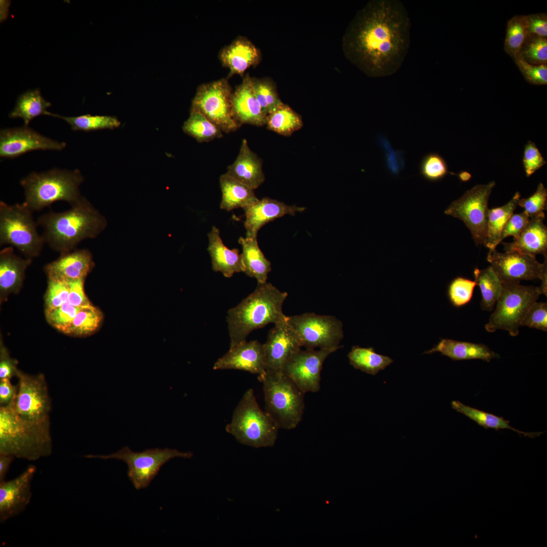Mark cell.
Returning <instances> with one entry per match:
<instances>
[{
    "instance_id": "obj_1",
    "label": "cell",
    "mask_w": 547,
    "mask_h": 547,
    "mask_svg": "<svg viewBox=\"0 0 547 547\" xmlns=\"http://www.w3.org/2000/svg\"><path fill=\"white\" fill-rule=\"evenodd\" d=\"M410 19L398 0H372L359 10L342 39L346 58L370 77L391 75L401 67L410 44Z\"/></svg>"
},
{
    "instance_id": "obj_2",
    "label": "cell",
    "mask_w": 547,
    "mask_h": 547,
    "mask_svg": "<svg viewBox=\"0 0 547 547\" xmlns=\"http://www.w3.org/2000/svg\"><path fill=\"white\" fill-rule=\"evenodd\" d=\"M37 222L43 229L45 243L60 254L76 249L85 240L96 238L107 225L105 217L84 197L66 211L42 215Z\"/></svg>"
},
{
    "instance_id": "obj_3",
    "label": "cell",
    "mask_w": 547,
    "mask_h": 547,
    "mask_svg": "<svg viewBox=\"0 0 547 547\" xmlns=\"http://www.w3.org/2000/svg\"><path fill=\"white\" fill-rule=\"evenodd\" d=\"M287 296L271 283L258 284L252 293L230 308L226 317L229 348L246 341L253 330L285 320L287 316L282 307Z\"/></svg>"
},
{
    "instance_id": "obj_4",
    "label": "cell",
    "mask_w": 547,
    "mask_h": 547,
    "mask_svg": "<svg viewBox=\"0 0 547 547\" xmlns=\"http://www.w3.org/2000/svg\"><path fill=\"white\" fill-rule=\"evenodd\" d=\"M50 419L25 420L13 404L0 407V454L33 461L51 454Z\"/></svg>"
},
{
    "instance_id": "obj_5",
    "label": "cell",
    "mask_w": 547,
    "mask_h": 547,
    "mask_svg": "<svg viewBox=\"0 0 547 547\" xmlns=\"http://www.w3.org/2000/svg\"><path fill=\"white\" fill-rule=\"evenodd\" d=\"M84 181L80 171L53 169L45 172H32L20 180L24 190L22 203L32 212L40 211L57 201L71 206L83 197L80 186Z\"/></svg>"
},
{
    "instance_id": "obj_6",
    "label": "cell",
    "mask_w": 547,
    "mask_h": 547,
    "mask_svg": "<svg viewBox=\"0 0 547 547\" xmlns=\"http://www.w3.org/2000/svg\"><path fill=\"white\" fill-rule=\"evenodd\" d=\"M262 382L265 411L279 428H295L304 410V393L282 371L266 370L258 376Z\"/></svg>"
},
{
    "instance_id": "obj_7",
    "label": "cell",
    "mask_w": 547,
    "mask_h": 547,
    "mask_svg": "<svg viewBox=\"0 0 547 547\" xmlns=\"http://www.w3.org/2000/svg\"><path fill=\"white\" fill-rule=\"evenodd\" d=\"M278 429L268 414L259 407L252 388L244 394L226 426V431L238 442L257 448L273 446Z\"/></svg>"
},
{
    "instance_id": "obj_8",
    "label": "cell",
    "mask_w": 547,
    "mask_h": 547,
    "mask_svg": "<svg viewBox=\"0 0 547 547\" xmlns=\"http://www.w3.org/2000/svg\"><path fill=\"white\" fill-rule=\"evenodd\" d=\"M32 212L23 204L8 205L0 202V245L16 248L26 258L41 253L45 242L37 229Z\"/></svg>"
},
{
    "instance_id": "obj_9",
    "label": "cell",
    "mask_w": 547,
    "mask_h": 547,
    "mask_svg": "<svg viewBox=\"0 0 547 547\" xmlns=\"http://www.w3.org/2000/svg\"><path fill=\"white\" fill-rule=\"evenodd\" d=\"M501 294L485 328L489 332L507 331L512 336L518 335L522 321L531 305L541 294L539 287L520 283H502Z\"/></svg>"
},
{
    "instance_id": "obj_10",
    "label": "cell",
    "mask_w": 547,
    "mask_h": 547,
    "mask_svg": "<svg viewBox=\"0 0 547 547\" xmlns=\"http://www.w3.org/2000/svg\"><path fill=\"white\" fill-rule=\"evenodd\" d=\"M192 456L191 452H183L168 448L146 449L142 452H134L125 446L109 455L89 454L84 457L123 461L128 466L127 475L129 480L136 489L140 490L147 488L162 466L171 459L175 457L189 459Z\"/></svg>"
},
{
    "instance_id": "obj_11",
    "label": "cell",
    "mask_w": 547,
    "mask_h": 547,
    "mask_svg": "<svg viewBox=\"0 0 547 547\" xmlns=\"http://www.w3.org/2000/svg\"><path fill=\"white\" fill-rule=\"evenodd\" d=\"M495 185L493 181L474 186L452 202L444 211L445 214L463 221L477 245L484 244L486 240L488 201Z\"/></svg>"
},
{
    "instance_id": "obj_12",
    "label": "cell",
    "mask_w": 547,
    "mask_h": 547,
    "mask_svg": "<svg viewBox=\"0 0 547 547\" xmlns=\"http://www.w3.org/2000/svg\"><path fill=\"white\" fill-rule=\"evenodd\" d=\"M300 346L305 348L338 347L343 338L342 323L336 317L313 312L287 316Z\"/></svg>"
},
{
    "instance_id": "obj_13",
    "label": "cell",
    "mask_w": 547,
    "mask_h": 547,
    "mask_svg": "<svg viewBox=\"0 0 547 547\" xmlns=\"http://www.w3.org/2000/svg\"><path fill=\"white\" fill-rule=\"evenodd\" d=\"M232 94L225 79L203 84L197 89L191 107L203 114L222 132H234L241 125L233 117Z\"/></svg>"
},
{
    "instance_id": "obj_14",
    "label": "cell",
    "mask_w": 547,
    "mask_h": 547,
    "mask_svg": "<svg viewBox=\"0 0 547 547\" xmlns=\"http://www.w3.org/2000/svg\"><path fill=\"white\" fill-rule=\"evenodd\" d=\"M487 261L502 283H520L522 280L539 279L542 294L547 293V257L539 263L534 255L518 251L498 252L489 250Z\"/></svg>"
},
{
    "instance_id": "obj_15",
    "label": "cell",
    "mask_w": 547,
    "mask_h": 547,
    "mask_svg": "<svg viewBox=\"0 0 547 547\" xmlns=\"http://www.w3.org/2000/svg\"><path fill=\"white\" fill-rule=\"evenodd\" d=\"M18 392L13 407L21 418L34 421L49 419L51 401L43 374L31 375L20 370Z\"/></svg>"
},
{
    "instance_id": "obj_16",
    "label": "cell",
    "mask_w": 547,
    "mask_h": 547,
    "mask_svg": "<svg viewBox=\"0 0 547 547\" xmlns=\"http://www.w3.org/2000/svg\"><path fill=\"white\" fill-rule=\"evenodd\" d=\"M342 346L309 349L295 352L284 365L282 371L304 393H316L321 387V373L327 358Z\"/></svg>"
},
{
    "instance_id": "obj_17",
    "label": "cell",
    "mask_w": 547,
    "mask_h": 547,
    "mask_svg": "<svg viewBox=\"0 0 547 547\" xmlns=\"http://www.w3.org/2000/svg\"><path fill=\"white\" fill-rule=\"evenodd\" d=\"M66 145V143L43 136L28 126L3 129L0 131L1 158L14 159L36 150H61Z\"/></svg>"
},
{
    "instance_id": "obj_18",
    "label": "cell",
    "mask_w": 547,
    "mask_h": 547,
    "mask_svg": "<svg viewBox=\"0 0 547 547\" xmlns=\"http://www.w3.org/2000/svg\"><path fill=\"white\" fill-rule=\"evenodd\" d=\"M36 467L31 464L19 476L0 483V522L3 523L22 513L32 497L31 482Z\"/></svg>"
},
{
    "instance_id": "obj_19",
    "label": "cell",
    "mask_w": 547,
    "mask_h": 547,
    "mask_svg": "<svg viewBox=\"0 0 547 547\" xmlns=\"http://www.w3.org/2000/svg\"><path fill=\"white\" fill-rule=\"evenodd\" d=\"M287 318L275 324L263 344L266 370L282 371L291 356L301 348Z\"/></svg>"
},
{
    "instance_id": "obj_20",
    "label": "cell",
    "mask_w": 547,
    "mask_h": 547,
    "mask_svg": "<svg viewBox=\"0 0 547 547\" xmlns=\"http://www.w3.org/2000/svg\"><path fill=\"white\" fill-rule=\"evenodd\" d=\"M213 369L239 370L262 376L266 371L263 344L257 340L242 342L219 358Z\"/></svg>"
},
{
    "instance_id": "obj_21",
    "label": "cell",
    "mask_w": 547,
    "mask_h": 547,
    "mask_svg": "<svg viewBox=\"0 0 547 547\" xmlns=\"http://www.w3.org/2000/svg\"><path fill=\"white\" fill-rule=\"evenodd\" d=\"M246 237L257 238L260 229L266 224L286 215L294 216L302 212L305 207L288 205L275 199L264 198L254 204L243 208Z\"/></svg>"
},
{
    "instance_id": "obj_22",
    "label": "cell",
    "mask_w": 547,
    "mask_h": 547,
    "mask_svg": "<svg viewBox=\"0 0 547 547\" xmlns=\"http://www.w3.org/2000/svg\"><path fill=\"white\" fill-rule=\"evenodd\" d=\"M94 266L91 252L86 249H75L61 254L56 260L47 264L45 271L48 279L65 282L85 279Z\"/></svg>"
},
{
    "instance_id": "obj_23",
    "label": "cell",
    "mask_w": 547,
    "mask_h": 547,
    "mask_svg": "<svg viewBox=\"0 0 547 547\" xmlns=\"http://www.w3.org/2000/svg\"><path fill=\"white\" fill-rule=\"evenodd\" d=\"M231 103L233 117L241 125L250 124L262 126L266 125V116L255 95L251 77L248 74L232 92Z\"/></svg>"
},
{
    "instance_id": "obj_24",
    "label": "cell",
    "mask_w": 547,
    "mask_h": 547,
    "mask_svg": "<svg viewBox=\"0 0 547 547\" xmlns=\"http://www.w3.org/2000/svg\"><path fill=\"white\" fill-rule=\"evenodd\" d=\"M32 259L23 258L14 253L12 247L0 252V295L1 301L22 287L25 272Z\"/></svg>"
},
{
    "instance_id": "obj_25",
    "label": "cell",
    "mask_w": 547,
    "mask_h": 547,
    "mask_svg": "<svg viewBox=\"0 0 547 547\" xmlns=\"http://www.w3.org/2000/svg\"><path fill=\"white\" fill-rule=\"evenodd\" d=\"M225 174L253 190L264 182L262 161L250 149L246 139H243L238 155Z\"/></svg>"
},
{
    "instance_id": "obj_26",
    "label": "cell",
    "mask_w": 547,
    "mask_h": 547,
    "mask_svg": "<svg viewBox=\"0 0 547 547\" xmlns=\"http://www.w3.org/2000/svg\"><path fill=\"white\" fill-rule=\"evenodd\" d=\"M545 214L530 218L519 237L511 243H502L505 251H518L536 256L547 257V228L543 221Z\"/></svg>"
},
{
    "instance_id": "obj_27",
    "label": "cell",
    "mask_w": 547,
    "mask_h": 547,
    "mask_svg": "<svg viewBox=\"0 0 547 547\" xmlns=\"http://www.w3.org/2000/svg\"><path fill=\"white\" fill-rule=\"evenodd\" d=\"M219 58L223 65L229 68V76L233 74L242 75L249 67L259 62L260 54L250 41L239 37L222 49Z\"/></svg>"
},
{
    "instance_id": "obj_28",
    "label": "cell",
    "mask_w": 547,
    "mask_h": 547,
    "mask_svg": "<svg viewBox=\"0 0 547 547\" xmlns=\"http://www.w3.org/2000/svg\"><path fill=\"white\" fill-rule=\"evenodd\" d=\"M210 254L212 269L220 272L226 278L231 277L234 274L242 271L241 256L237 249H228L223 244L219 230L213 226L208 233Z\"/></svg>"
},
{
    "instance_id": "obj_29",
    "label": "cell",
    "mask_w": 547,
    "mask_h": 547,
    "mask_svg": "<svg viewBox=\"0 0 547 547\" xmlns=\"http://www.w3.org/2000/svg\"><path fill=\"white\" fill-rule=\"evenodd\" d=\"M440 353L453 361L480 359L487 362L495 358L497 355L483 344L460 341L451 339H441L433 348L424 354Z\"/></svg>"
},
{
    "instance_id": "obj_30",
    "label": "cell",
    "mask_w": 547,
    "mask_h": 547,
    "mask_svg": "<svg viewBox=\"0 0 547 547\" xmlns=\"http://www.w3.org/2000/svg\"><path fill=\"white\" fill-rule=\"evenodd\" d=\"M239 243L243 251L241 254L242 272L255 278L258 284L267 282L268 274L271 270V262L260 250L257 238L240 237Z\"/></svg>"
},
{
    "instance_id": "obj_31",
    "label": "cell",
    "mask_w": 547,
    "mask_h": 547,
    "mask_svg": "<svg viewBox=\"0 0 547 547\" xmlns=\"http://www.w3.org/2000/svg\"><path fill=\"white\" fill-rule=\"evenodd\" d=\"M219 184L222 193L221 209L230 211L239 208L243 209L259 200L253 189L225 173L220 176Z\"/></svg>"
},
{
    "instance_id": "obj_32",
    "label": "cell",
    "mask_w": 547,
    "mask_h": 547,
    "mask_svg": "<svg viewBox=\"0 0 547 547\" xmlns=\"http://www.w3.org/2000/svg\"><path fill=\"white\" fill-rule=\"evenodd\" d=\"M51 106V103L43 98L38 89L28 90L18 97L9 116L12 119H22L24 126H28L30 122L37 116H52L53 113L47 110Z\"/></svg>"
},
{
    "instance_id": "obj_33",
    "label": "cell",
    "mask_w": 547,
    "mask_h": 547,
    "mask_svg": "<svg viewBox=\"0 0 547 547\" xmlns=\"http://www.w3.org/2000/svg\"><path fill=\"white\" fill-rule=\"evenodd\" d=\"M520 199L521 194L517 191L505 205L489 209L486 238L484 244L489 250L496 249L500 243V238L503 228L518 206V202Z\"/></svg>"
},
{
    "instance_id": "obj_34",
    "label": "cell",
    "mask_w": 547,
    "mask_h": 547,
    "mask_svg": "<svg viewBox=\"0 0 547 547\" xmlns=\"http://www.w3.org/2000/svg\"><path fill=\"white\" fill-rule=\"evenodd\" d=\"M451 405L453 409L467 416L486 429L493 428L496 431L509 429L517 432L520 436L523 435L531 438L537 437L544 433V432L528 433L519 431L510 425V421L502 417L465 405L458 401H452Z\"/></svg>"
},
{
    "instance_id": "obj_35",
    "label": "cell",
    "mask_w": 547,
    "mask_h": 547,
    "mask_svg": "<svg viewBox=\"0 0 547 547\" xmlns=\"http://www.w3.org/2000/svg\"><path fill=\"white\" fill-rule=\"evenodd\" d=\"M350 364L355 369L375 375L390 365L394 360L388 356L379 354L372 347H352L347 355Z\"/></svg>"
},
{
    "instance_id": "obj_36",
    "label": "cell",
    "mask_w": 547,
    "mask_h": 547,
    "mask_svg": "<svg viewBox=\"0 0 547 547\" xmlns=\"http://www.w3.org/2000/svg\"><path fill=\"white\" fill-rule=\"evenodd\" d=\"M474 275L481 292V307L483 310L491 311L501 294L502 283L491 265L483 269L475 268Z\"/></svg>"
},
{
    "instance_id": "obj_37",
    "label": "cell",
    "mask_w": 547,
    "mask_h": 547,
    "mask_svg": "<svg viewBox=\"0 0 547 547\" xmlns=\"http://www.w3.org/2000/svg\"><path fill=\"white\" fill-rule=\"evenodd\" d=\"M303 124L301 116L284 103L266 116L267 129L285 136L291 135Z\"/></svg>"
},
{
    "instance_id": "obj_38",
    "label": "cell",
    "mask_w": 547,
    "mask_h": 547,
    "mask_svg": "<svg viewBox=\"0 0 547 547\" xmlns=\"http://www.w3.org/2000/svg\"><path fill=\"white\" fill-rule=\"evenodd\" d=\"M183 132L200 142L222 137V131L203 114L191 107L190 114L182 126Z\"/></svg>"
},
{
    "instance_id": "obj_39",
    "label": "cell",
    "mask_w": 547,
    "mask_h": 547,
    "mask_svg": "<svg viewBox=\"0 0 547 547\" xmlns=\"http://www.w3.org/2000/svg\"><path fill=\"white\" fill-rule=\"evenodd\" d=\"M103 318L100 309L92 304L81 307L63 333L75 337L90 335L99 328Z\"/></svg>"
},
{
    "instance_id": "obj_40",
    "label": "cell",
    "mask_w": 547,
    "mask_h": 547,
    "mask_svg": "<svg viewBox=\"0 0 547 547\" xmlns=\"http://www.w3.org/2000/svg\"><path fill=\"white\" fill-rule=\"evenodd\" d=\"M52 116L65 121L74 131L89 132L114 129L119 127L121 124L116 117L109 115H93L87 114L76 116H65L53 113Z\"/></svg>"
},
{
    "instance_id": "obj_41",
    "label": "cell",
    "mask_w": 547,
    "mask_h": 547,
    "mask_svg": "<svg viewBox=\"0 0 547 547\" xmlns=\"http://www.w3.org/2000/svg\"><path fill=\"white\" fill-rule=\"evenodd\" d=\"M528 35L524 15H515L508 21L504 50L513 60L519 55Z\"/></svg>"
},
{
    "instance_id": "obj_42",
    "label": "cell",
    "mask_w": 547,
    "mask_h": 547,
    "mask_svg": "<svg viewBox=\"0 0 547 547\" xmlns=\"http://www.w3.org/2000/svg\"><path fill=\"white\" fill-rule=\"evenodd\" d=\"M251 82L255 95L266 116L284 104L269 80L251 77Z\"/></svg>"
},
{
    "instance_id": "obj_43",
    "label": "cell",
    "mask_w": 547,
    "mask_h": 547,
    "mask_svg": "<svg viewBox=\"0 0 547 547\" xmlns=\"http://www.w3.org/2000/svg\"><path fill=\"white\" fill-rule=\"evenodd\" d=\"M519 55L529 64H547V38L528 34Z\"/></svg>"
},
{
    "instance_id": "obj_44",
    "label": "cell",
    "mask_w": 547,
    "mask_h": 547,
    "mask_svg": "<svg viewBox=\"0 0 547 547\" xmlns=\"http://www.w3.org/2000/svg\"><path fill=\"white\" fill-rule=\"evenodd\" d=\"M420 174L426 180L437 181L449 173L447 164L439 153L429 152L423 156L419 166Z\"/></svg>"
},
{
    "instance_id": "obj_45",
    "label": "cell",
    "mask_w": 547,
    "mask_h": 547,
    "mask_svg": "<svg viewBox=\"0 0 547 547\" xmlns=\"http://www.w3.org/2000/svg\"><path fill=\"white\" fill-rule=\"evenodd\" d=\"M477 285L475 281L458 277L449 284L447 295L451 303L459 307L468 303L473 295L475 287Z\"/></svg>"
},
{
    "instance_id": "obj_46",
    "label": "cell",
    "mask_w": 547,
    "mask_h": 547,
    "mask_svg": "<svg viewBox=\"0 0 547 547\" xmlns=\"http://www.w3.org/2000/svg\"><path fill=\"white\" fill-rule=\"evenodd\" d=\"M80 308L74 306L67 301L60 306L45 310L46 318L51 326L63 333L71 324Z\"/></svg>"
},
{
    "instance_id": "obj_47",
    "label": "cell",
    "mask_w": 547,
    "mask_h": 547,
    "mask_svg": "<svg viewBox=\"0 0 547 547\" xmlns=\"http://www.w3.org/2000/svg\"><path fill=\"white\" fill-rule=\"evenodd\" d=\"M48 286L45 296L46 310L60 306L68 301L69 286L67 282L48 279Z\"/></svg>"
},
{
    "instance_id": "obj_48",
    "label": "cell",
    "mask_w": 547,
    "mask_h": 547,
    "mask_svg": "<svg viewBox=\"0 0 547 547\" xmlns=\"http://www.w3.org/2000/svg\"><path fill=\"white\" fill-rule=\"evenodd\" d=\"M547 198V190L540 182L535 192L527 198L520 199L518 206L524 209L530 218L544 214Z\"/></svg>"
},
{
    "instance_id": "obj_49",
    "label": "cell",
    "mask_w": 547,
    "mask_h": 547,
    "mask_svg": "<svg viewBox=\"0 0 547 547\" xmlns=\"http://www.w3.org/2000/svg\"><path fill=\"white\" fill-rule=\"evenodd\" d=\"M514 60L524 79L529 83L534 85H546L547 64L534 65L529 64L520 55Z\"/></svg>"
},
{
    "instance_id": "obj_50",
    "label": "cell",
    "mask_w": 547,
    "mask_h": 547,
    "mask_svg": "<svg viewBox=\"0 0 547 547\" xmlns=\"http://www.w3.org/2000/svg\"><path fill=\"white\" fill-rule=\"evenodd\" d=\"M521 326H527L546 332V302L536 301L533 303L524 317Z\"/></svg>"
},
{
    "instance_id": "obj_51",
    "label": "cell",
    "mask_w": 547,
    "mask_h": 547,
    "mask_svg": "<svg viewBox=\"0 0 547 547\" xmlns=\"http://www.w3.org/2000/svg\"><path fill=\"white\" fill-rule=\"evenodd\" d=\"M546 164L535 143L528 141L524 147L523 165L526 176L530 177Z\"/></svg>"
},
{
    "instance_id": "obj_52",
    "label": "cell",
    "mask_w": 547,
    "mask_h": 547,
    "mask_svg": "<svg viewBox=\"0 0 547 547\" xmlns=\"http://www.w3.org/2000/svg\"><path fill=\"white\" fill-rule=\"evenodd\" d=\"M530 218L525 211L513 214L503 228L500 238V243L505 238L510 236L513 237L514 240L517 239L526 226Z\"/></svg>"
},
{
    "instance_id": "obj_53",
    "label": "cell",
    "mask_w": 547,
    "mask_h": 547,
    "mask_svg": "<svg viewBox=\"0 0 547 547\" xmlns=\"http://www.w3.org/2000/svg\"><path fill=\"white\" fill-rule=\"evenodd\" d=\"M379 145L382 148L385 165L393 175H397L404 166V160L401 153L395 152L386 138L381 135L378 138Z\"/></svg>"
},
{
    "instance_id": "obj_54",
    "label": "cell",
    "mask_w": 547,
    "mask_h": 547,
    "mask_svg": "<svg viewBox=\"0 0 547 547\" xmlns=\"http://www.w3.org/2000/svg\"><path fill=\"white\" fill-rule=\"evenodd\" d=\"M18 361L10 356L9 351L1 340L0 343V379H12L17 376L20 370L17 368Z\"/></svg>"
},
{
    "instance_id": "obj_55",
    "label": "cell",
    "mask_w": 547,
    "mask_h": 547,
    "mask_svg": "<svg viewBox=\"0 0 547 547\" xmlns=\"http://www.w3.org/2000/svg\"><path fill=\"white\" fill-rule=\"evenodd\" d=\"M85 279H81L68 282L69 286L68 301L78 307L91 304L85 293L84 287Z\"/></svg>"
},
{
    "instance_id": "obj_56",
    "label": "cell",
    "mask_w": 547,
    "mask_h": 547,
    "mask_svg": "<svg viewBox=\"0 0 547 547\" xmlns=\"http://www.w3.org/2000/svg\"><path fill=\"white\" fill-rule=\"evenodd\" d=\"M528 34L547 38V15L538 13L525 15Z\"/></svg>"
},
{
    "instance_id": "obj_57",
    "label": "cell",
    "mask_w": 547,
    "mask_h": 547,
    "mask_svg": "<svg viewBox=\"0 0 547 547\" xmlns=\"http://www.w3.org/2000/svg\"><path fill=\"white\" fill-rule=\"evenodd\" d=\"M18 392L17 385H13L11 379H0V405L5 407L14 404Z\"/></svg>"
},
{
    "instance_id": "obj_58",
    "label": "cell",
    "mask_w": 547,
    "mask_h": 547,
    "mask_svg": "<svg viewBox=\"0 0 547 547\" xmlns=\"http://www.w3.org/2000/svg\"><path fill=\"white\" fill-rule=\"evenodd\" d=\"M15 457L6 454H0V483L5 480L6 476Z\"/></svg>"
},
{
    "instance_id": "obj_59",
    "label": "cell",
    "mask_w": 547,
    "mask_h": 547,
    "mask_svg": "<svg viewBox=\"0 0 547 547\" xmlns=\"http://www.w3.org/2000/svg\"><path fill=\"white\" fill-rule=\"evenodd\" d=\"M457 175L462 181H467L471 178V175L466 171L461 172Z\"/></svg>"
}]
</instances>
